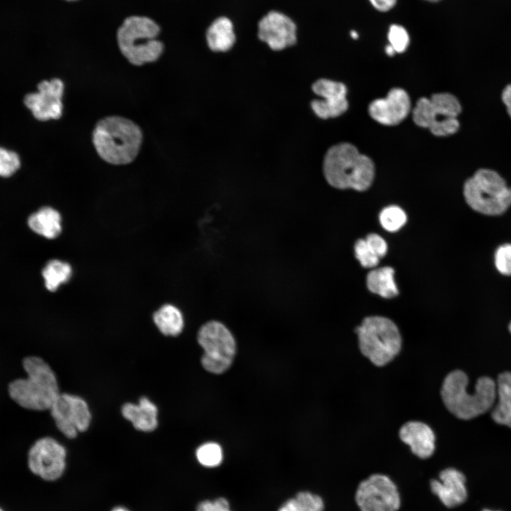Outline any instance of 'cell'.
Wrapping results in <instances>:
<instances>
[{
    "mask_svg": "<svg viewBox=\"0 0 511 511\" xmlns=\"http://www.w3.org/2000/svg\"><path fill=\"white\" fill-rule=\"evenodd\" d=\"M20 165V158L16 153L0 147V176H11Z\"/></svg>",
    "mask_w": 511,
    "mask_h": 511,
    "instance_id": "obj_29",
    "label": "cell"
},
{
    "mask_svg": "<svg viewBox=\"0 0 511 511\" xmlns=\"http://www.w3.org/2000/svg\"><path fill=\"white\" fill-rule=\"evenodd\" d=\"M390 45L396 53L404 52L410 43V37L405 28L400 25L392 24L388 31Z\"/></svg>",
    "mask_w": 511,
    "mask_h": 511,
    "instance_id": "obj_31",
    "label": "cell"
},
{
    "mask_svg": "<svg viewBox=\"0 0 511 511\" xmlns=\"http://www.w3.org/2000/svg\"><path fill=\"white\" fill-rule=\"evenodd\" d=\"M26 378H19L9 385V394L21 407L43 411L50 410L59 395L55 373L41 358L29 356L23 359Z\"/></svg>",
    "mask_w": 511,
    "mask_h": 511,
    "instance_id": "obj_4",
    "label": "cell"
},
{
    "mask_svg": "<svg viewBox=\"0 0 511 511\" xmlns=\"http://www.w3.org/2000/svg\"><path fill=\"white\" fill-rule=\"evenodd\" d=\"M508 329H509V331H510V334H511V322H510V323L509 324V327H508Z\"/></svg>",
    "mask_w": 511,
    "mask_h": 511,
    "instance_id": "obj_41",
    "label": "cell"
},
{
    "mask_svg": "<svg viewBox=\"0 0 511 511\" xmlns=\"http://www.w3.org/2000/svg\"><path fill=\"white\" fill-rule=\"evenodd\" d=\"M63 92L61 79L43 80L38 84V92L26 94L23 102L38 120L58 119L62 114Z\"/></svg>",
    "mask_w": 511,
    "mask_h": 511,
    "instance_id": "obj_13",
    "label": "cell"
},
{
    "mask_svg": "<svg viewBox=\"0 0 511 511\" xmlns=\"http://www.w3.org/2000/svg\"><path fill=\"white\" fill-rule=\"evenodd\" d=\"M369 1L376 10L386 12L395 6L397 0H369Z\"/></svg>",
    "mask_w": 511,
    "mask_h": 511,
    "instance_id": "obj_35",
    "label": "cell"
},
{
    "mask_svg": "<svg viewBox=\"0 0 511 511\" xmlns=\"http://www.w3.org/2000/svg\"><path fill=\"white\" fill-rule=\"evenodd\" d=\"M468 380L463 371L455 370L445 377L441 390L446 409L457 418L464 420L485 413L496 401V383L491 378H479L471 393L467 390Z\"/></svg>",
    "mask_w": 511,
    "mask_h": 511,
    "instance_id": "obj_1",
    "label": "cell"
},
{
    "mask_svg": "<svg viewBox=\"0 0 511 511\" xmlns=\"http://www.w3.org/2000/svg\"><path fill=\"white\" fill-rule=\"evenodd\" d=\"M399 437L419 458H428L435 451V434L432 428L422 422H406L399 430Z\"/></svg>",
    "mask_w": 511,
    "mask_h": 511,
    "instance_id": "obj_18",
    "label": "cell"
},
{
    "mask_svg": "<svg viewBox=\"0 0 511 511\" xmlns=\"http://www.w3.org/2000/svg\"><path fill=\"white\" fill-rule=\"evenodd\" d=\"M313 92L322 99H314L311 107L321 119L339 116L348 109L346 87L341 82L319 79L312 86Z\"/></svg>",
    "mask_w": 511,
    "mask_h": 511,
    "instance_id": "obj_15",
    "label": "cell"
},
{
    "mask_svg": "<svg viewBox=\"0 0 511 511\" xmlns=\"http://www.w3.org/2000/svg\"><path fill=\"white\" fill-rule=\"evenodd\" d=\"M385 53L389 56H392L396 53L394 48L390 44L385 47Z\"/></svg>",
    "mask_w": 511,
    "mask_h": 511,
    "instance_id": "obj_37",
    "label": "cell"
},
{
    "mask_svg": "<svg viewBox=\"0 0 511 511\" xmlns=\"http://www.w3.org/2000/svg\"><path fill=\"white\" fill-rule=\"evenodd\" d=\"M356 258L364 268L375 267L380 258L375 254L365 239L358 240L354 245Z\"/></svg>",
    "mask_w": 511,
    "mask_h": 511,
    "instance_id": "obj_30",
    "label": "cell"
},
{
    "mask_svg": "<svg viewBox=\"0 0 511 511\" xmlns=\"http://www.w3.org/2000/svg\"><path fill=\"white\" fill-rule=\"evenodd\" d=\"M483 511H494V510H483Z\"/></svg>",
    "mask_w": 511,
    "mask_h": 511,
    "instance_id": "obj_42",
    "label": "cell"
},
{
    "mask_svg": "<svg viewBox=\"0 0 511 511\" xmlns=\"http://www.w3.org/2000/svg\"><path fill=\"white\" fill-rule=\"evenodd\" d=\"M394 270L383 267L371 270L367 275L366 285L368 290L384 298H392L398 295V289L394 281Z\"/></svg>",
    "mask_w": 511,
    "mask_h": 511,
    "instance_id": "obj_23",
    "label": "cell"
},
{
    "mask_svg": "<svg viewBox=\"0 0 511 511\" xmlns=\"http://www.w3.org/2000/svg\"><path fill=\"white\" fill-rule=\"evenodd\" d=\"M410 100L402 89L393 88L383 99L373 101L368 108L370 116L378 123L393 126L404 120L410 112Z\"/></svg>",
    "mask_w": 511,
    "mask_h": 511,
    "instance_id": "obj_16",
    "label": "cell"
},
{
    "mask_svg": "<svg viewBox=\"0 0 511 511\" xmlns=\"http://www.w3.org/2000/svg\"><path fill=\"white\" fill-rule=\"evenodd\" d=\"M153 321L159 331L165 336H176L182 332L184 326L182 312L170 304L160 307L153 314Z\"/></svg>",
    "mask_w": 511,
    "mask_h": 511,
    "instance_id": "obj_24",
    "label": "cell"
},
{
    "mask_svg": "<svg viewBox=\"0 0 511 511\" xmlns=\"http://www.w3.org/2000/svg\"><path fill=\"white\" fill-rule=\"evenodd\" d=\"M29 227L36 233L47 238H56L61 232V216L51 207H43L28 218Z\"/></svg>",
    "mask_w": 511,
    "mask_h": 511,
    "instance_id": "obj_22",
    "label": "cell"
},
{
    "mask_svg": "<svg viewBox=\"0 0 511 511\" xmlns=\"http://www.w3.org/2000/svg\"><path fill=\"white\" fill-rule=\"evenodd\" d=\"M143 141L140 127L119 116L99 120L92 132V143L99 157L110 164L126 165L138 155Z\"/></svg>",
    "mask_w": 511,
    "mask_h": 511,
    "instance_id": "obj_2",
    "label": "cell"
},
{
    "mask_svg": "<svg viewBox=\"0 0 511 511\" xmlns=\"http://www.w3.org/2000/svg\"><path fill=\"white\" fill-rule=\"evenodd\" d=\"M324 501L320 496L305 491L287 500L278 511H324Z\"/></svg>",
    "mask_w": 511,
    "mask_h": 511,
    "instance_id": "obj_26",
    "label": "cell"
},
{
    "mask_svg": "<svg viewBox=\"0 0 511 511\" xmlns=\"http://www.w3.org/2000/svg\"><path fill=\"white\" fill-rule=\"evenodd\" d=\"M461 111V104L454 95L438 93L430 98H420L413 109L412 118L417 126L429 128L434 135L446 136L458 130Z\"/></svg>",
    "mask_w": 511,
    "mask_h": 511,
    "instance_id": "obj_8",
    "label": "cell"
},
{
    "mask_svg": "<svg viewBox=\"0 0 511 511\" xmlns=\"http://www.w3.org/2000/svg\"><path fill=\"white\" fill-rule=\"evenodd\" d=\"M356 331L361 353L376 366L387 365L401 350V334L396 324L388 318L366 317Z\"/></svg>",
    "mask_w": 511,
    "mask_h": 511,
    "instance_id": "obj_6",
    "label": "cell"
},
{
    "mask_svg": "<svg viewBox=\"0 0 511 511\" xmlns=\"http://www.w3.org/2000/svg\"><path fill=\"white\" fill-rule=\"evenodd\" d=\"M67 1H76V0H67Z\"/></svg>",
    "mask_w": 511,
    "mask_h": 511,
    "instance_id": "obj_44",
    "label": "cell"
},
{
    "mask_svg": "<svg viewBox=\"0 0 511 511\" xmlns=\"http://www.w3.org/2000/svg\"><path fill=\"white\" fill-rule=\"evenodd\" d=\"M112 511H128L127 509L123 507H117L112 510Z\"/></svg>",
    "mask_w": 511,
    "mask_h": 511,
    "instance_id": "obj_39",
    "label": "cell"
},
{
    "mask_svg": "<svg viewBox=\"0 0 511 511\" xmlns=\"http://www.w3.org/2000/svg\"><path fill=\"white\" fill-rule=\"evenodd\" d=\"M47 289L55 291L60 285L67 282L72 275V268L65 262L53 260L48 262L42 272Z\"/></svg>",
    "mask_w": 511,
    "mask_h": 511,
    "instance_id": "obj_25",
    "label": "cell"
},
{
    "mask_svg": "<svg viewBox=\"0 0 511 511\" xmlns=\"http://www.w3.org/2000/svg\"><path fill=\"white\" fill-rule=\"evenodd\" d=\"M430 489L448 508L463 503L467 498L466 477L454 468H447L439 474V479L430 481Z\"/></svg>",
    "mask_w": 511,
    "mask_h": 511,
    "instance_id": "obj_17",
    "label": "cell"
},
{
    "mask_svg": "<svg viewBox=\"0 0 511 511\" xmlns=\"http://www.w3.org/2000/svg\"><path fill=\"white\" fill-rule=\"evenodd\" d=\"M496 383V400L491 417L499 424L511 427V372L500 373Z\"/></svg>",
    "mask_w": 511,
    "mask_h": 511,
    "instance_id": "obj_20",
    "label": "cell"
},
{
    "mask_svg": "<svg viewBox=\"0 0 511 511\" xmlns=\"http://www.w3.org/2000/svg\"><path fill=\"white\" fill-rule=\"evenodd\" d=\"M66 450L55 439L43 437L31 447L28 464L32 473L45 480L59 478L65 468Z\"/></svg>",
    "mask_w": 511,
    "mask_h": 511,
    "instance_id": "obj_12",
    "label": "cell"
},
{
    "mask_svg": "<svg viewBox=\"0 0 511 511\" xmlns=\"http://www.w3.org/2000/svg\"><path fill=\"white\" fill-rule=\"evenodd\" d=\"M198 461L206 467H216L223 459L221 447L216 443L207 442L201 445L196 451Z\"/></svg>",
    "mask_w": 511,
    "mask_h": 511,
    "instance_id": "obj_28",
    "label": "cell"
},
{
    "mask_svg": "<svg viewBox=\"0 0 511 511\" xmlns=\"http://www.w3.org/2000/svg\"><path fill=\"white\" fill-rule=\"evenodd\" d=\"M350 35L353 39H357L358 38V33L353 30L350 32Z\"/></svg>",
    "mask_w": 511,
    "mask_h": 511,
    "instance_id": "obj_38",
    "label": "cell"
},
{
    "mask_svg": "<svg viewBox=\"0 0 511 511\" xmlns=\"http://www.w3.org/2000/svg\"><path fill=\"white\" fill-rule=\"evenodd\" d=\"M495 265L501 274L511 276V243L502 244L497 248Z\"/></svg>",
    "mask_w": 511,
    "mask_h": 511,
    "instance_id": "obj_32",
    "label": "cell"
},
{
    "mask_svg": "<svg viewBox=\"0 0 511 511\" xmlns=\"http://www.w3.org/2000/svg\"><path fill=\"white\" fill-rule=\"evenodd\" d=\"M360 511H397L401 498L396 484L381 473H374L362 480L355 493Z\"/></svg>",
    "mask_w": 511,
    "mask_h": 511,
    "instance_id": "obj_10",
    "label": "cell"
},
{
    "mask_svg": "<svg viewBox=\"0 0 511 511\" xmlns=\"http://www.w3.org/2000/svg\"><path fill=\"white\" fill-rule=\"evenodd\" d=\"M197 341L204 349L201 358L203 368L209 373L221 374L231 366L236 344L229 329L217 321H210L201 326Z\"/></svg>",
    "mask_w": 511,
    "mask_h": 511,
    "instance_id": "obj_9",
    "label": "cell"
},
{
    "mask_svg": "<svg viewBox=\"0 0 511 511\" xmlns=\"http://www.w3.org/2000/svg\"><path fill=\"white\" fill-rule=\"evenodd\" d=\"M425 1H430V2H438L441 0H425Z\"/></svg>",
    "mask_w": 511,
    "mask_h": 511,
    "instance_id": "obj_40",
    "label": "cell"
},
{
    "mask_svg": "<svg viewBox=\"0 0 511 511\" xmlns=\"http://www.w3.org/2000/svg\"><path fill=\"white\" fill-rule=\"evenodd\" d=\"M296 25L290 17L273 11L259 21L258 36L272 50H281L296 43Z\"/></svg>",
    "mask_w": 511,
    "mask_h": 511,
    "instance_id": "obj_14",
    "label": "cell"
},
{
    "mask_svg": "<svg viewBox=\"0 0 511 511\" xmlns=\"http://www.w3.org/2000/svg\"><path fill=\"white\" fill-rule=\"evenodd\" d=\"M50 410L57 429L67 438H75L90 425L92 415L89 406L79 396L60 393Z\"/></svg>",
    "mask_w": 511,
    "mask_h": 511,
    "instance_id": "obj_11",
    "label": "cell"
},
{
    "mask_svg": "<svg viewBox=\"0 0 511 511\" xmlns=\"http://www.w3.org/2000/svg\"><path fill=\"white\" fill-rule=\"evenodd\" d=\"M158 25L145 16H130L117 31V42L123 55L137 66L156 61L162 55L164 45L157 39Z\"/></svg>",
    "mask_w": 511,
    "mask_h": 511,
    "instance_id": "obj_5",
    "label": "cell"
},
{
    "mask_svg": "<svg viewBox=\"0 0 511 511\" xmlns=\"http://www.w3.org/2000/svg\"><path fill=\"white\" fill-rule=\"evenodd\" d=\"M323 171L325 179L332 187L358 191L368 189L375 174L373 161L347 143H339L327 150Z\"/></svg>",
    "mask_w": 511,
    "mask_h": 511,
    "instance_id": "obj_3",
    "label": "cell"
},
{
    "mask_svg": "<svg viewBox=\"0 0 511 511\" xmlns=\"http://www.w3.org/2000/svg\"><path fill=\"white\" fill-rule=\"evenodd\" d=\"M365 240L379 258L385 256L388 251V246L385 241L381 236L376 233H370L366 236Z\"/></svg>",
    "mask_w": 511,
    "mask_h": 511,
    "instance_id": "obj_33",
    "label": "cell"
},
{
    "mask_svg": "<svg viewBox=\"0 0 511 511\" xmlns=\"http://www.w3.org/2000/svg\"><path fill=\"white\" fill-rule=\"evenodd\" d=\"M463 195L475 211L489 216L500 215L511 206V187L496 171L481 168L464 183Z\"/></svg>",
    "mask_w": 511,
    "mask_h": 511,
    "instance_id": "obj_7",
    "label": "cell"
},
{
    "mask_svg": "<svg viewBox=\"0 0 511 511\" xmlns=\"http://www.w3.org/2000/svg\"><path fill=\"white\" fill-rule=\"evenodd\" d=\"M158 408L148 398L142 397L137 405L125 403L121 407V414L130 421L137 430L150 432L158 425Z\"/></svg>",
    "mask_w": 511,
    "mask_h": 511,
    "instance_id": "obj_19",
    "label": "cell"
},
{
    "mask_svg": "<svg viewBox=\"0 0 511 511\" xmlns=\"http://www.w3.org/2000/svg\"><path fill=\"white\" fill-rule=\"evenodd\" d=\"M379 218L382 226L390 232L398 231L407 221L405 211L399 207L394 205L383 209Z\"/></svg>",
    "mask_w": 511,
    "mask_h": 511,
    "instance_id": "obj_27",
    "label": "cell"
},
{
    "mask_svg": "<svg viewBox=\"0 0 511 511\" xmlns=\"http://www.w3.org/2000/svg\"><path fill=\"white\" fill-rule=\"evenodd\" d=\"M206 38L212 51L226 52L230 50L236 41L231 20L224 16L216 18L208 28Z\"/></svg>",
    "mask_w": 511,
    "mask_h": 511,
    "instance_id": "obj_21",
    "label": "cell"
},
{
    "mask_svg": "<svg viewBox=\"0 0 511 511\" xmlns=\"http://www.w3.org/2000/svg\"><path fill=\"white\" fill-rule=\"evenodd\" d=\"M0 511H4V510L0 507Z\"/></svg>",
    "mask_w": 511,
    "mask_h": 511,
    "instance_id": "obj_43",
    "label": "cell"
},
{
    "mask_svg": "<svg viewBox=\"0 0 511 511\" xmlns=\"http://www.w3.org/2000/svg\"><path fill=\"white\" fill-rule=\"evenodd\" d=\"M196 511H231L226 499L219 498L211 502L205 500L200 502Z\"/></svg>",
    "mask_w": 511,
    "mask_h": 511,
    "instance_id": "obj_34",
    "label": "cell"
},
{
    "mask_svg": "<svg viewBox=\"0 0 511 511\" xmlns=\"http://www.w3.org/2000/svg\"><path fill=\"white\" fill-rule=\"evenodd\" d=\"M501 99L511 119V83L506 85L501 93Z\"/></svg>",
    "mask_w": 511,
    "mask_h": 511,
    "instance_id": "obj_36",
    "label": "cell"
}]
</instances>
